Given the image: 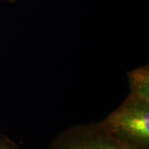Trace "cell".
I'll return each instance as SVG.
<instances>
[{"mask_svg": "<svg viewBox=\"0 0 149 149\" xmlns=\"http://www.w3.org/2000/svg\"><path fill=\"white\" fill-rule=\"evenodd\" d=\"M100 126L121 142L137 149H148L149 102L128 96Z\"/></svg>", "mask_w": 149, "mask_h": 149, "instance_id": "cell-1", "label": "cell"}, {"mask_svg": "<svg viewBox=\"0 0 149 149\" xmlns=\"http://www.w3.org/2000/svg\"><path fill=\"white\" fill-rule=\"evenodd\" d=\"M55 149H137L115 139L100 124L68 133Z\"/></svg>", "mask_w": 149, "mask_h": 149, "instance_id": "cell-2", "label": "cell"}, {"mask_svg": "<svg viewBox=\"0 0 149 149\" xmlns=\"http://www.w3.org/2000/svg\"><path fill=\"white\" fill-rule=\"evenodd\" d=\"M131 97L149 102V70L148 66L140 67L128 73Z\"/></svg>", "mask_w": 149, "mask_h": 149, "instance_id": "cell-3", "label": "cell"}, {"mask_svg": "<svg viewBox=\"0 0 149 149\" xmlns=\"http://www.w3.org/2000/svg\"><path fill=\"white\" fill-rule=\"evenodd\" d=\"M0 149H8V148H7V147L5 145H3V144H0Z\"/></svg>", "mask_w": 149, "mask_h": 149, "instance_id": "cell-4", "label": "cell"}, {"mask_svg": "<svg viewBox=\"0 0 149 149\" xmlns=\"http://www.w3.org/2000/svg\"><path fill=\"white\" fill-rule=\"evenodd\" d=\"M7 1H11V2H15V1H17V0H7Z\"/></svg>", "mask_w": 149, "mask_h": 149, "instance_id": "cell-5", "label": "cell"}]
</instances>
